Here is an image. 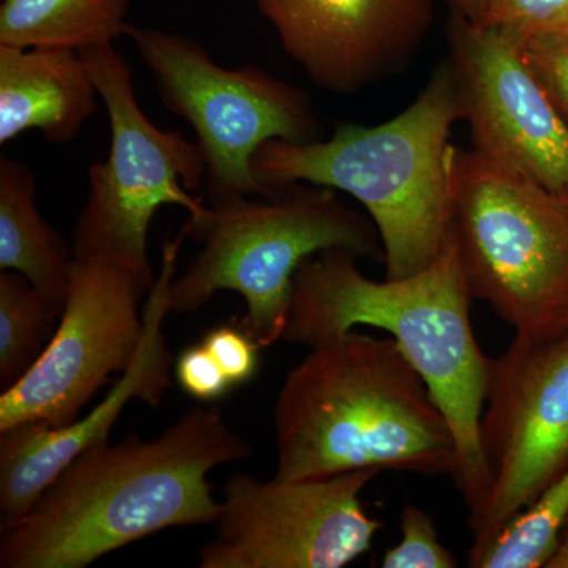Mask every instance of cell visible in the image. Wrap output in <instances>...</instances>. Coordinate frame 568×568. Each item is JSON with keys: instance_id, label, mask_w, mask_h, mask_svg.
<instances>
[{"instance_id": "1", "label": "cell", "mask_w": 568, "mask_h": 568, "mask_svg": "<svg viewBox=\"0 0 568 568\" xmlns=\"http://www.w3.org/2000/svg\"><path fill=\"white\" fill-rule=\"evenodd\" d=\"M250 455L248 440L213 406L192 407L152 440H104L0 530V567L85 568L160 530L213 526L222 503L209 473Z\"/></svg>"}, {"instance_id": "2", "label": "cell", "mask_w": 568, "mask_h": 568, "mask_svg": "<svg viewBox=\"0 0 568 568\" xmlns=\"http://www.w3.org/2000/svg\"><path fill=\"white\" fill-rule=\"evenodd\" d=\"M357 260L332 248L298 267L283 339L312 347L357 325L392 335L452 426L458 448L454 481L474 519L489 493L480 420L493 357L481 351L470 324L474 297L457 242L450 231L439 256L405 278L377 282L362 274Z\"/></svg>"}, {"instance_id": "3", "label": "cell", "mask_w": 568, "mask_h": 568, "mask_svg": "<svg viewBox=\"0 0 568 568\" xmlns=\"http://www.w3.org/2000/svg\"><path fill=\"white\" fill-rule=\"evenodd\" d=\"M278 478L376 469L455 478L452 426L394 338L349 331L310 347L274 405Z\"/></svg>"}, {"instance_id": "4", "label": "cell", "mask_w": 568, "mask_h": 568, "mask_svg": "<svg viewBox=\"0 0 568 568\" xmlns=\"http://www.w3.org/2000/svg\"><path fill=\"white\" fill-rule=\"evenodd\" d=\"M462 119L448 61L420 95L379 125L342 123L328 140L264 142L253 174L264 194L294 183L353 196L384 246L386 278H405L443 252L452 224V129Z\"/></svg>"}, {"instance_id": "5", "label": "cell", "mask_w": 568, "mask_h": 568, "mask_svg": "<svg viewBox=\"0 0 568 568\" xmlns=\"http://www.w3.org/2000/svg\"><path fill=\"white\" fill-rule=\"evenodd\" d=\"M181 230L200 250L171 283V313L200 312L220 291H234L245 302L237 325L261 349L283 339L294 276L313 254L342 248L384 263L373 220L310 183L209 205Z\"/></svg>"}, {"instance_id": "6", "label": "cell", "mask_w": 568, "mask_h": 568, "mask_svg": "<svg viewBox=\"0 0 568 568\" xmlns=\"http://www.w3.org/2000/svg\"><path fill=\"white\" fill-rule=\"evenodd\" d=\"M452 235L470 294L515 336L568 331V203L474 151H455Z\"/></svg>"}, {"instance_id": "7", "label": "cell", "mask_w": 568, "mask_h": 568, "mask_svg": "<svg viewBox=\"0 0 568 568\" xmlns=\"http://www.w3.org/2000/svg\"><path fill=\"white\" fill-rule=\"evenodd\" d=\"M110 119V153L89 168V196L73 234V256H106L155 282L149 230L166 205L203 219L209 204L192 192L205 179L197 142L153 125L141 110L129 62L114 43L80 51Z\"/></svg>"}, {"instance_id": "8", "label": "cell", "mask_w": 568, "mask_h": 568, "mask_svg": "<svg viewBox=\"0 0 568 568\" xmlns=\"http://www.w3.org/2000/svg\"><path fill=\"white\" fill-rule=\"evenodd\" d=\"M141 61L168 111L192 125L205 159L209 205L264 194L253 156L271 140H320L312 100L257 65L226 69L197 40L130 24Z\"/></svg>"}, {"instance_id": "9", "label": "cell", "mask_w": 568, "mask_h": 568, "mask_svg": "<svg viewBox=\"0 0 568 568\" xmlns=\"http://www.w3.org/2000/svg\"><path fill=\"white\" fill-rule=\"evenodd\" d=\"M379 470L257 480L235 473L223 487L215 536L200 568H342L372 548L379 519L362 493Z\"/></svg>"}, {"instance_id": "10", "label": "cell", "mask_w": 568, "mask_h": 568, "mask_svg": "<svg viewBox=\"0 0 568 568\" xmlns=\"http://www.w3.org/2000/svg\"><path fill=\"white\" fill-rule=\"evenodd\" d=\"M487 503L469 519L477 555L568 467V331L514 342L491 358L480 420Z\"/></svg>"}, {"instance_id": "11", "label": "cell", "mask_w": 568, "mask_h": 568, "mask_svg": "<svg viewBox=\"0 0 568 568\" xmlns=\"http://www.w3.org/2000/svg\"><path fill=\"white\" fill-rule=\"evenodd\" d=\"M153 283L106 256H73L69 294L50 345L0 395V432L22 422L74 424L114 373L133 364L144 334L141 302Z\"/></svg>"}, {"instance_id": "12", "label": "cell", "mask_w": 568, "mask_h": 568, "mask_svg": "<svg viewBox=\"0 0 568 568\" xmlns=\"http://www.w3.org/2000/svg\"><path fill=\"white\" fill-rule=\"evenodd\" d=\"M447 36L474 151L566 197L568 126L526 62L521 43L455 11Z\"/></svg>"}, {"instance_id": "13", "label": "cell", "mask_w": 568, "mask_h": 568, "mask_svg": "<svg viewBox=\"0 0 568 568\" xmlns=\"http://www.w3.org/2000/svg\"><path fill=\"white\" fill-rule=\"evenodd\" d=\"M287 58L317 88L353 95L410 65L433 0H254Z\"/></svg>"}, {"instance_id": "14", "label": "cell", "mask_w": 568, "mask_h": 568, "mask_svg": "<svg viewBox=\"0 0 568 568\" xmlns=\"http://www.w3.org/2000/svg\"><path fill=\"white\" fill-rule=\"evenodd\" d=\"M185 239L181 230L173 241L164 242L159 276L142 310L140 349L110 394L74 424L52 428L39 422H22L0 432V530L24 517L52 478L82 452L110 440L112 426L130 403L138 399L159 406L163 402L174 365L163 323L171 315V283Z\"/></svg>"}, {"instance_id": "15", "label": "cell", "mask_w": 568, "mask_h": 568, "mask_svg": "<svg viewBox=\"0 0 568 568\" xmlns=\"http://www.w3.org/2000/svg\"><path fill=\"white\" fill-rule=\"evenodd\" d=\"M99 99L80 51L0 44V145L31 130L67 144L99 110Z\"/></svg>"}, {"instance_id": "16", "label": "cell", "mask_w": 568, "mask_h": 568, "mask_svg": "<svg viewBox=\"0 0 568 568\" xmlns=\"http://www.w3.org/2000/svg\"><path fill=\"white\" fill-rule=\"evenodd\" d=\"M73 248L37 207L32 168L0 156V271L24 275L61 315L69 294Z\"/></svg>"}, {"instance_id": "17", "label": "cell", "mask_w": 568, "mask_h": 568, "mask_svg": "<svg viewBox=\"0 0 568 568\" xmlns=\"http://www.w3.org/2000/svg\"><path fill=\"white\" fill-rule=\"evenodd\" d=\"M132 0H2L0 44L84 51L129 33Z\"/></svg>"}, {"instance_id": "18", "label": "cell", "mask_w": 568, "mask_h": 568, "mask_svg": "<svg viewBox=\"0 0 568 568\" xmlns=\"http://www.w3.org/2000/svg\"><path fill=\"white\" fill-rule=\"evenodd\" d=\"M59 313L24 275L0 271V388L13 387L50 345Z\"/></svg>"}, {"instance_id": "19", "label": "cell", "mask_w": 568, "mask_h": 568, "mask_svg": "<svg viewBox=\"0 0 568 568\" xmlns=\"http://www.w3.org/2000/svg\"><path fill=\"white\" fill-rule=\"evenodd\" d=\"M568 519V467L532 506L511 519L477 555L467 558L474 568H541L559 547Z\"/></svg>"}, {"instance_id": "20", "label": "cell", "mask_w": 568, "mask_h": 568, "mask_svg": "<svg viewBox=\"0 0 568 568\" xmlns=\"http://www.w3.org/2000/svg\"><path fill=\"white\" fill-rule=\"evenodd\" d=\"M402 540L387 549L381 559L383 568H455L458 560L439 540L435 521L416 504L403 507L399 517Z\"/></svg>"}, {"instance_id": "21", "label": "cell", "mask_w": 568, "mask_h": 568, "mask_svg": "<svg viewBox=\"0 0 568 568\" xmlns=\"http://www.w3.org/2000/svg\"><path fill=\"white\" fill-rule=\"evenodd\" d=\"M487 24L521 41L568 36V0H489Z\"/></svg>"}, {"instance_id": "22", "label": "cell", "mask_w": 568, "mask_h": 568, "mask_svg": "<svg viewBox=\"0 0 568 568\" xmlns=\"http://www.w3.org/2000/svg\"><path fill=\"white\" fill-rule=\"evenodd\" d=\"M521 52L568 126V36L534 37Z\"/></svg>"}, {"instance_id": "23", "label": "cell", "mask_w": 568, "mask_h": 568, "mask_svg": "<svg viewBox=\"0 0 568 568\" xmlns=\"http://www.w3.org/2000/svg\"><path fill=\"white\" fill-rule=\"evenodd\" d=\"M201 343L222 366L233 387L244 386L256 376L261 346L239 325H220L207 332Z\"/></svg>"}, {"instance_id": "24", "label": "cell", "mask_w": 568, "mask_h": 568, "mask_svg": "<svg viewBox=\"0 0 568 568\" xmlns=\"http://www.w3.org/2000/svg\"><path fill=\"white\" fill-rule=\"evenodd\" d=\"M174 373L179 386L200 402H216L233 388L222 366L203 343L182 351L175 361Z\"/></svg>"}, {"instance_id": "25", "label": "cell", "mask_w": 568, "mask_h": 568, "mask_svg": "<svg viewBox=\"0 0 568 568\" xmlns=\"http://www.w3.org/2000/svg\"><path fill=\"white\" fill-rule=\"evenodd\" d=\"M455 13L462 14L466 20L476 24H487L489 0H448Z\"/></svg>"}, {"instance_id": "26", "label": "cell", "mask_w": 568, "mask_h": 568, "mask_svg": "<svg viewBox=\"0 0 568 568\" xmlns=\"http://www.w3.org/2000/svg\"><path fill=\"white\" fill-rule=\"evenodd\" d=\"M547 568H568V541L559 544L555 555L549 559Z\"/></svg>"}, {"instance_id": "27", "label": "cell", "mask_w": 568, "mask_h": 568, "mask_svg": "<svg viewBox=\"0 0 568 568\" xmlns=\"http://www.w3.org/2000/svg\"><path fill=\"white\" fill-rule=\"evenodd\" d=\"M562 541H568V519L566 528H564L562 537H560L559 544H562Z\"/></svg>"}, {"instance_id": "28", "label": "cell", "mask_w": 568, "mask_h": 568, "mask_svg": "<svg viewBox=\"0 0 568 568\" xmlns=\"http://www.w3.org/2000/svg\"><path fill=\"white\" fill-rule=\"evenodd\" d=\"M566 200H567V203H568V193L566 194Z\"/></svg>"}]
</instances>
